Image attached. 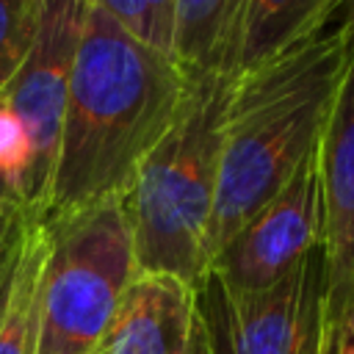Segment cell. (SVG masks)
<instances>
[{
  "label": "cell",
  "instance_id": "obj_1",
  "mask_svg": "<svg viewBox=\"0 0 354 354\" xmlns=\"http://www.w3.org/2000/svg\"><path fill=\"white\" fill-rule=\"evenodd\" d=\"M185 88L171 58L133 41L97 0H86L41 221L124 199L144 160L174 127Z\"/></svg>",
  "mask_w": 354,
  "mask_h": 354
},
{
  "label": "cell",
  "instance_id": "obj_2",
  "mask_svg": "<svg viewBox=\"0 0 354 354\" xmlns=\"http://www.w3.org/2000/svg\"><path fill=\"white\" fill-rule=\"evenodd\" d=\"M351 55L340 17L290 53L235 77L221 136L210 263L318 149Z\"/></svg>",
  "mask_w": 354,
  "mask_h": 354
},
{
  "label": "cell",
  "instance_id": "obj_3",
  "mask_svg": "<svg viewBox=\"0 0 354 354\" xmlns=\"http://www.w3.org/2000/svg\"><path fill=\"white\" fill-rule=\"evenodd\" d=\"M174 127L144 160L124 196L138 274H166L199 293L210 268V218L230 77H185Z\"/></svg>",
  "mask_w": 354,
  "mask_h": 354
},
{
  "label": "cell",
  "instance_id": "obj_4",
  "mask_svg": "<svg viewBox=\"0 0 354 354\" xmlns=\"http://www.w3.org/2000/svg\"><path fill=\"white\" fill-rule=\"evenodd\" d=\"M36 354H97L133 277L136 249L124 199L41 221Z\"/></svg>",
  "mask_w": 354,
  "mask_h": 354
},
{
  "label": "cell",
  "instance_id": "obj_5",
  "mask_svg": "<svg viewBox=\"0 0 354 354\" xmlns=\"http://www.w3.org/2000/svg\"><path fill=\"white\" fill-rule=\"evenodd\" d=\"M210 354H321L324 324L321 246L257 293H230L216 279L199 288Z\"/></svg>",
  "mask_w": 354,
  "mask_h": 354
},
{
  "label": "cell",
  "instance_id": "obj_6",
  "mask_svg": "<svg viewBox=\"0 0 354 354\" xmlns=\"http://www.w3.org/2000/svg\"><path fill=\"white\" fill-rule=\"evenodd\" d=\"M83 11L86 0H44L36 41L3 91V102L22 122L30 144V163L17 194V205H22L36 221L44 218L50 199Z\"/></svg>",
  "mask_w": 354,
  "mask_h": 354
},
{
  "label": "cell",
  "instance_id": "obj_7",
  "mask_svg": "<svg viewBox=\"0 0 354 354\" xmlns=\"http://www.w3.org/2000/svg\"><path fill=\"white\" fill-rule=\"evenodd\" d=\"M324 241L318 149L213 257L207 277L230 293H257L282 279Z\"/></svg>",
  "mask_w": 354,
  "mask_h": 354
},
{
  "label": "cell",
  "instance_id": "obj_8",
  "mask_svg": "<svg viewBox=\"0 0 354 354\" xmlns=\"http://www.w3.org/2000/svg\"><path fill=\"white\" fill-rule=\"evenodd\" d=\"M318 158L324 194V324L335 337L354 310V39Z\"/></svg>",
  "mask_w": 354,
  "mask_h": 354
},
{
  "label": "cell",
  "instance_id": "obj_9",
  "mask_svg": "<svg viewBox=\"0 0 354 354\" xmlns=\"http://www.w3.org/2000/svg\"><path fill=\"white\" fill-rule=\"evenodd\" d=\"M97 354H210L199 293L166 274H136Z\"/></svg>",
  "mask_w": 354,
  "mask_h": 354
},
{
  "label": "cell",
  "instance_id": "obj_10",
  "mask_svg": "<svg viewBox=\"0 0 354 354\" xmlns=\"http://www.w3.org/2000/svg\"><path fill=\"white\" fill-rule=\"evenodd\" d=\"M243 0H177L171 61L185 77H238Z\"/></svg>",
  "mask_w": 354,
  "mask_h": 354
},
{
  "label": "cell",
  "instance_id": "obj_11",
  "mask_svg": "<svg viewBox=\"0 0 354 354\" xmlns=\"http://www.w3.org/2000/svg\"><path fill=\"white\" fill-rule=\"evenodd\" d=\"M343 0H243L238 75L252 72L318 36Z\"/></svg>",
  "mask_w": 354,
  "mask_h": 354
},
{
  "label": "cell",
  "instance_id": "obj_12",
  "mask_svg": "<svg viewBox=\"0 0 354 354\" xmlns=\"http://www.w3.org/2000/svg\"><path fill=\"white\" fill-rule=\"evenodd\" d=\"M44 227L36 221L6 318L0 324V354H36L39 346V279L44 263Z\"/></svg>",
  "mask_w": 354,
  "mask_h": 354
},
{
  "label": "cell",
  "instance_id": "obj_13",
  "mask_svg": "<svg viewBox=\"0 0 354 354\" xmlns=\"http://www.w3.org/2000/svg\"><path fill=\"white\" fill-rule=\"evenodd\" d=\"M105 14L147 50L171 58L177 0H97Z\"/></svg>",
  "mask_w": 354,
  "mask_h": 354
},
{
  "label": "cell",
  "instance_id": "obj_14",
  "mask_svg": "<svg viewBox=\"0 0 354 354\" xmlns=\"http://www.w3.org/2000/svg\"><path fill=\"white\" fill-rule=\"evenodd\" d=\"M44 14V0H0V94L25 64Z\"/></svg>",
  "mask_w": 354,
  "mask_h": 354
},
{
  "label": "cell",
  "instance_id": "obj_15",
  "mask_svg": "<svg viewBox=\"0 0 354 354\" xmlns=\"http://www.w3.org/2000/svg\"><path fill=\"white\" fill-rule=\"evenodd\" d=\"M36 218L17 202H8L0 218V324L6 318L30 235H33Z\"/></svg>",
  "mask_w": 354,
  "mask_h": 354
},
{
  "label": "cell",
  "instance_id": "obj_16",
  "mask_svg": "<svg viewBox=\"0 0 354 354\" xmlns=\"http://www.w3.org/2000/svg\"><path fill=\"white\" fill-rule=\"evenodd\" d=\"M30 163V144L17 113L0 100V183L17 202L22 177Z\"/></svg>",
  "mask_w": 354,
  "mask_h": 354
},
{
  "label": "cell",
  "instance_id": "obj_17",
  "mask_svg": "<svg viewBox=\"0 0 354 354\" xmlns=\"http://www.w3.org/2000/svg\"><path fill=\"white\" fill-rule=\"evenodd\" d=\"M337 17H340L343 28L348 30V36L354 39V0H351V3H343V6H340V11H337Z\"/></svg>",
  "mask_w": 354,
  "mask_h": 354
},
{
  "label": "cell",
  "instance_id": "obj_18",
  "mask_svg": "<svg viewBox=\"0 0 354 354\" xmlns=\"http://www.w3.org/2000/svg\"><path fill=\"white\" fill-rule=\"evenodd\" d=\"M337 340H354V310L346 315V321L340 324V329H337V335H335V343Z\"/></svg>",
  "mask_w": 354,
  "mask_h": 354
},
{
  "label": "cell",
  "instance_id": "obj_19",
  "mask_svg": "<svg viewBox=\"0 0 354 354\" xmlns=\"http://www.w3.org/2000/svg\"><path fill=\"white\" fill-rule=\"evenodd\" d=\"M332 354H354V340H337Z\"/></svg>",
  "mask_w": 354,
  "mask_h": 354
},
{
  "label": "cell",
  "instance_id": "obj_20",
  "mask_svg": "<svg viewBox=\"0 0 354 354\" xmlns=\"http://www.w3.org/2000/svg\"><path fill=\"white\" fill-rule=\"evenodd\" d=\"M332 348H335V337L329 335V337L324 340V346H321V354H332Z\"/></svg>",
  "mask_w": 354,
  "mask_h": 354
},
{
  "label": "cell",
  "instance_id": "obj_21",
  "mask_svg": "<svg viewBox=\"0 0 354 354\" xmlns=\"http://www.w3.org/2000/svg\"><path fill=\"white\" fill-rule=\"evenodd\" d=\"M0 100H3V94H0ZM0 202H14L11 196H8V191H6V185L0 183Z\"/></svg>",
  "mask_w": 354,
  "mask_h": 354
},
{
  "label": "cell",
  "instance_id": "obj_22",
  "mask_svg": "<svg viewBox=\"0 0 354 354\" xmlns=\"http://www.w3.org/2000/svg\"><path fill=\"white\" fill-rule=\"evenodd\" d=\"M6 205H8V202H0V218H3V210H6Z\"/></svg>",
  "mask_w": 354,
  "mask_h": 354
}]
</instances>
